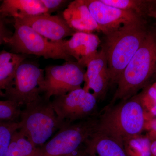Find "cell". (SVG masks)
<instances>
[{
	"instance_id": "6da1fadb",
	"label": "cell",
	"mask_w": 156,
	"mask_h": 156,
	"mask_svg": "<svg viewBox=\"0 0 156 156\" xmlns=\"http://www.w3.org/2000/svg\"><path fill=\"white\" fill-rule=\"evenodd\" d=\"M145 20L126 24L104 35L101 49L106 55L110 85L118 81L148 33Z\"/></svg>"
},
{
	"instance_id": "7a4b0ae2",
	"label": "cell",
	"mask_w": 156,
	"mask_h": 156,
	"mask_svg": "<svg viewBox=\"0 0 156 156\" xmlns=\"http://www.w3.org/2000/svg\"><path fill=\"white\" fill-rule=\"evenodd\" d=\"M156 77V34L149 31L144 41L123 71L108 106L137 94Z\"/></svg>"
},
{
	"instance_id": "3957f363",
	"label": "cell",
	"mask_w": 156,
	"mask_h": 156,
	"mask_svg": "<svg viewBox=\"0 0 156 156\" xmlns=\"http://www.w3.org/2000/svg\"><path fill=\"white\" fill-rule=\"evenodd\" d=\"M146 122L143 108L136 94L108 107L97 120L95 131L123 144L127 138L141 134Z\"/></svg>"
},
{
	"instance_id": "277c9868",
	"label": "cell",
	"mask_w": 156,
	"mask_h": 156,
	"mask_svg": "<svg viewBox=\"0 0 156 156\" xmlns=\"http://www.w3.org/2000/svg\"><path fill=\"white\" fill-rule=\"evenodd\" d=\"M19 126L18 130L37 148L44 145L62 128L50 101L44 98L21 110Z\"/></svg>"
},
{
	"instance_id": "5b68a950",
	"label": "cell",
	"mask_w": 156,
	"mask_h": 156,
	"mask_svg": "<svg viewBox=\"0 0 156 156\" xmlns=\"http://www.w3.org/2000/svg\"><path fill=\"white\" fill-rule=\"evenodd\" d=\"M14 32L4 43L18 54L34 55L45 58L73 61L59 41H53L37 33L28 26L14 20Z\"/></svg>"
},
{
	"instance_id": "8992f818",
	"label": "cell",
	"mask_w": 156,
	"mask_h": 156,
	"mask_svg": "<svg viewBox=\"0 0 156 156\" xmlns=\"http://www.w3.org/2000/svg\"><path fill=\"white\" fill-rule=\"evenodd\" d=\"M97 120L91 117L63 126L38 148L37 156H69L85 144L95 130Z\"/></svg>"
},
{
	"instance_id": "52a82bcc",
	"label": "cell",
	"mask_w": 156,
	"mask_h": 156,
	"mask_svg": "<svg viewBox=\"0 0 156 156\" xmlns=\"http://www.w3.org/2000/svg\"><path fill=\"white\" fill-rule=\"evenodd\" d=\"M44 70L30 62H23L17 69L11 87L5 90L7 100L24 107L40 101L44 97Z\"/></svg>"
},
{
	"instance_id": "ba28073f",
	"label": "cell",
	"mask_w": 156,
	"mask_h": 156,
	"mask_svg": "<svg viewBox=\"0 0 156 156\" xmlns=\"http://www.w3.org/2000/svg\"><path fill=\"white\" fill-rule=\"evenodd\" d=\"M97 98L90 91L79 88L50 101L62 127L85 119L94 114Z\"/></svg>"
},
{
	"instance_id": "9c48e42d",
	"label": "cell",
	"mask_w": 156,
	"mask_h": 156,
	"mask_svg": "<svg viewBox=\"0 0 156 156\" xmlns=\"http://www.w3.org/2000/svg\"><path fill=\"white\" fill-rule=\"evenodd\" d=\"M44 97L50 101L52 96L67 94L82 88L86 71L76 61L66 62L62 65L51 66L44 70Z\"/></svg>"
},
{
	"instance_id": "30bf717a",
	"label": "cell",
	"mask_w": 156,
	"mask_h": 156,
	"mask_svg": "<svg viewBox=\"0 0 156 156\" xmlns=\"http://www.w3.org/2000/svg\"><path fill=\"white\" fill-rule=\"evenodd\" d=\"M100 32L104 35L131 23L145 20L136 14L106 5L101 0H85Z\"/></svg>"
},
{
	"instance_id": "8fae6325",
	"label": "cell",
	"mask_w": 156,
	"mask_h": 156,
	"mask_svg": "<svg viewBox=\"0 0 156 156\" xmlns=\"http://www.w3.org/2000/svg\"><path fill=\"white\" fill-rule=\"evenodd\" d=\"M14 20L28 26L42 36L53 41H62L75 33L70 28L63 17L48 13Z\"/></svg>"
},
{
	"instance_id": "7c38bea8",
	"label": "cell",
	"mask_w": 156,
	"mask_h": 156,
	"mask_svg": "<svg viewBox=\"0 0 156 156\" xmlns=\"http://www.w3.org/2000/svg\"><path fill=\"white\" fill-rule=\"evenodd\" d=\"M60 43L65 52L83 67L97 52L101 40L94 33L77 32L68 40Z\"/></svg>"
},
{
	"instance_id": "4fadbf2b",
	"label": "cell",
	"mask_w": 156,
	"mask_h": 156,
	"mask_svg": "<svg viewBox=\"0 0 156 156\" xmlns=\"http://www.w3.org/2000/svg\"><path fill=\"white\" fill-rule=\"evenodd\" d=\"M86 67L84 89L92 91L97 99L104 97L110 85V78L107 60L103 50H98Z\"/></svg>"
},
{
	"instance_id": "5bb4252c",
	"label": "cell",
	"mask_w": 156,
	"mask_h": 156,
	"mask_svg": "<svg viewBox=\"0 0 156 156\" xmlns=\"http://www.w3.org/2000/svg\"><path fill=\"white\" fill-rule=\"evenodd\" d=\"M62 17L75 32H100L85 0H75L70 3L63 11Z\"/></svg>"
},
{
	"instance_id": "9a60e30c",
	"label": "cell",
	"mask_w": 156,
	"mask_h": 156,
	"mask_svg": "<svg viewBox=\"0 0 156 156\" xmlns=\"http://www.w3.org/2000/svg\"><path fill=\"white\" fill-rule=\"evenodd\" d=\"M48 13L41 0H4L0 6V16L22 19Z\"/></svg>"
},
{
	"instance_id": "2e32d148",
	"label": "cell",
	"mask_w": 156,
	"mask_h": 156,
	"mask_svg": "<svg viewBox=\"0 0 156 156\" xmlns=\"http://www.w3.org/2000/svg\"><path fill=\"white\" fill-rule=\"evenodd\" d=\"M84 144L86 146L85 151L97 156H128L122 143L95 131Z\"/></svg>"
},
{
	"instance_id": "e0dca14e",
	"label": "cell",
	"mask_w": 156,
	"mask_h": 156,
	"mask_svg": "<svg viewBox=\"0 0 156 156\" xmlns=\"http://www.w3.org/2000/svg\"><path fill=\"white\" fill-rule=\"evenodd\" d=\"M27 55L7 52H0V89L6 90L11 87L17 69Z\"/></svg>"
},
{
	"instance_id": "ac0fdd59",
	"label": "cell",
	"mask_w": 156,
	"mask_h": 156,
	"mask_svg": "<svg viewBox=\"0 0 156 156\" xmlns=\"http://www.w3.org/2000/svg\"><path fill=\"white\" fill-rule=\"evenodd\" d=\"M106 5L131 12L145 19L150 17L156 6V1L150 0H101Z\"/></svg>"
},
{
	"instance_id": "d6986e66",
	"label": "cell",
	"mask_w": 156,
	"mask_h": 156,
	"mask_svg": "<svg viewBox=\"0 0 156 156\" xmlns=\"http://www.w3.org/2000/svg\"><path fill=\"white\" fill-rule=\"evenodd\" d=\"M38 148L18 130L12 136L5 156H37Z\"/></svg>"
},
{
	"instance_id": "ffe728a7",
	"label": "cell",
	"mask_w": 156,
	"mask_h": 156,
	"mask_svg": "<svg viewBox=\"0 0 156 156\" xmlns=\"http://www.w3.org/2000/svg\"><path fill=\"white\" fill-rule=\"evenodd\" d=\"M151 142L148 136L139 134L125 140L123 145L128 156H151Z\"/></svg>"
},
{
	"instance_id": "44dd1931",
	"label": "cell",
	"mask_w": 156,
	"mask_h": 156,
	"mask_svg": "<svg viewBox=\"0 0 156 156\" xmlns=\"http://www.w3.org/2000/svg\"><path fill=\"white\" fill-rule=\"evenodd\" d=\"M144 112L146 121L154 119L156 117V90L152 85L145 87L137 94Z\"/></svg>"
},
{
	"instance_id": "7402d4cb",
	"label": "cell",
	"mask_w": 156,
	"mask_h": 156,
	"mask_svg": "<svg viewBox=\"0 0 156 156\" xmlns=\"http://www.w3.org/2000/svg\"><path fill=\"white\" fill-rule=\"evenodd\" d=\"M20 107L11 101H0V124L19 122L21 112Z\"/></svg>"
},
{
	"instance_id": "603a6c76",
	"label": "cell",
	"mask_w": 156,
	"mask_h": 156,
	"mask_svg": "<svg viewBox=\"0 0 156 156\" xmlns=\"http://www.w3.org/2000/svg\"><path fill=\"white\" fill-rule=\"evenodd\" d=\"M19 127V122L0 124V156H5L12 136Z\"/></svg>"
},
{
	"instance_id": "cb8c5ba5",
	"label": "cell",
	"mask_w": 156,
	"mask_h": 156,
	"mask_svg": "<svg viewBox=\"0 0 156 156\" xmlns=\"http://www.w3.org/2000/svg\"><path fill=\"white\" fill-rule=\"evenodd\" d=\"M45 8L48 11V13L50 14L51 12L58 11L61 9L67 2L64 0H41Z\"/></svg>"
},
{
	"instance_id": "d4e9b609",
	"label": "cell",
	"mask_w": 156,
	"mask_h": 156,
	"mask_svg": "<svg viewBox=\"0 0 156 156\" xmlns=\"http://www.w3.org/2000/svg\"><path fill=\"white\" fill-rule=\"evenodd\" d=\"M145 128H147L149 131L148 136L151 140H156V119L147 121Z\"/></svg>"
},
{
	"instance_id": "484cf974",
	"label": "cell",
	"mask_w": 156,
	"mask_h": 156,
	"mask_svg": "<svg viewBox=\"0 0 156 156\" xmlns=\"http://www.w3.org/2000/svg\"><path fill=\"white\" fill-rule=\"evenodd\" d=\"M2 17L0 16V45L4 43V41L6 39L9 38L12 35L10 34L6 28Z\"/></svg>"
},
{
	"instance_id": "4316f807",
	"label": "cell",
	"mask_w": 156,
	"mask_h": 156,
	"mask_svg": "<svg viewBox=\"0 0 156 156\" xmlns=\"http://www.w3.org/2000/svg\"><path fill=\"white\" fill-rule=\"evenodd\" d=\"M151 154L156 156V140H153L151 144Z\"/></svg>"
},
{
	"instance_id": "83f0119b",
	"label": "cell",
	"mask_w": 156,
	"mask_h": 156,
	"mask_svg": "<svg viewBox=\"0 0 156 156\" xmlns=\"http://www.w3.org/2000/svg\"><path fill=\"white\" fill-rule=\"evenodd\" d=\"M80 156H97L95 154L92 153L88 152H84V153L80 154Z\"/></svg>"
},
{
	"instance_id": "f1b7e54d",
	"label": "cell",
	"mask_w": 156,
	"mask_h": 156,
	"mask_svg": "<svg viewBox=\"0 0 156 156\" xmlns=\"http://www.w3.org/2000/svg\"><path fill=\"white\" fill-rule=\"evenodd\" d=\"M149 17L154 18L156 21V6L154 9L153 11H152Z\"/></svg>"
},
{
	"instance_id": "f546056e",
	"label": "cell",
	"mask_w": 156,
	"mask_h": 156,
	"mask_svg": "<svg viewBox=\"0 0 156 156\" xmlns=\"http://www.w3.org/2000/svg\"><path fill=\"white\" fill-rule=\"evenodd\" d=\"M5 97V94L1 89H0V98Z\"/></svg>"
},
{
	"instance_id": "4dcf8cb0",
	"label": "cell",
	"mask_w": 156,
	"mask_h": 156,
	"mask_svg": "<svg viewBox=\"0 0 156 156\" xmlns=\"http://www.w3.org/2000/svg\"><path fill=\"white\" fill-rule=\"evenodd\" d=\"M69 156H80V154H73L71 155H69Z\"/></svg>"
},
{
	"instance_id": "1f68e13d",
	"label": "cell",
	"mask_w": 156,
	"mask_h": 156,
	"mask_svg": "<svg viewBox=\"0 0 156 156\" xmlns=\"http://www.w3.org/2000/svg\"><path fill=\"white\" fill-rule=\"evenodd\" d=\"M153 86H154V87L155 89L156 90V81L155 82H154V83L152 84Z\"/></svg>"
}]
</instances>
